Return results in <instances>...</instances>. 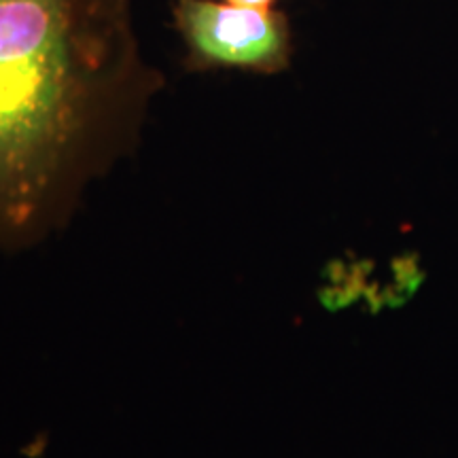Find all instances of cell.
Returning a JSON list of instances; mask_svg holds the SVG:
<instances>
[{
  "label": "cell",
  "mask_w": 458,
  "mask_h": 458,
  "mask_svg": "<svg viewBox=\"0 0 458 458\" xmlns=\"http://www.w3.org/2000/svg\"><path fill=\"white\" fill-rule=\"evenodd\" d=\"M164 85L134 0H0V246L64 225L139 145Z\"/></svg>",
  "instance_id": "6da1fadb"
},
{
  "label": "cell",
  "mask_w": 458,
  "mask_h": 458,
  "mask_svg": "<svg viewBox=\"0 0 458 458\" xmlns=\"http://www.w3.org/2000/svg\"><path fill=\"white\" fill-rule=\"evenodd\" d=\"M172 17L185 43L189 71L278 74L293 57V34L283 11L174 0Z\"/></svg>",
  "instance_id": "7a4b0ae2"
},
{
  "label": "cell",
  "mask_w": 458,
  "mask_h": 458,
  "mask_svg": "<svg viewBox=\"0 0 458 458\" xmlns=\"http://www.w3.org/2000/svg\"><path fill=\"white\" fill-rule=\"evenodd\" d=\"M229 4H238V7H253V9H272L278 0H225Z\"/></svg>",
  "instance_id": "3957f363"
}]
</instances>
